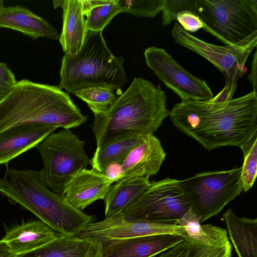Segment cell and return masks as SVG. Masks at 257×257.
Here are the masks:
<instances>
[{"mask_svg":"<svg viewBox=\"0 0 257 257\" xmlns=\"http://www.w3.org/2000/svg\"><path fill=\"white\" fill-rule=\"evenodd\" d=\"M169 116L180 131L209 151L239 147L257 129V93L222 102L182 100Z\"/></svg>","mask_w":257,"mask_h":257,"instance_id":"6da1fadb","label":"cell"},{"mask_svg":"<svg viewBox=\"0 0 257 257\" xmlns=\"http://www.w3.org/2000/svg\"><path fill=\"white\" fill-rule=\"evenodd\" d=\"M166 100L159 85L135 78L106 110L94 116L90 127L97 148L130 133L154 134L169 116Z\"/></svg>","mask_w":257,"mask_h":257,"instance_id":"7a4b0ae2","label":"cell"},{"mask_svg":"<svg viewBox=\"0 0 257 257\" xmlns=\"http://www.w3.org/2000/svg\"><path fill=\"white\" fill-rule=\"evenodd\" d=\"M87 118L57 86L28 79L17 81L0 101V133L32 124L71 129L85 123Z\"/></svg>","mask_w":257,"mask_h":257,"instance_id":"3957f363","label":"cell"},{"mask_svg":"<svg viewBox=\"0 0 257 257\" xmlns=\"http://www.w3.org/2000/svg\"><path fill=\"white\" fill-rule=\"evenodd\" d=\"M0 193L29 210L59 234L76 236L94 216L69 204L41 181L39 171L7 168L0 179Z\"/></svg>","mask_w":257,"mask_h":257,"instance_id":"277c9868","label":"cell"},{"mask_svg":"<svg viewBox=\"0 0 257 257\" xmlns=\"http://www.w3.org/2000/svg\"><path fill=\"white\" fill-rule=\"evenodd\" d=\"M123 56L113 55L107 47L102 31H88L81 49L76 54H65L57 86L68 93L91 86L119 90L127 83Z\"/></svg>","mask_w":257,"mask_h":257,"instance_id":"5b68a950","label":"cell"},{"mask_svg":"<svg viewBox=\"0 0 257 257\" xmlns=\"http://www.w3.org/2000/svg\"><path fill=\"white\" fill-rule=\"evenodd\" d=\"M82 141L70 129L52 132L36 146L43 162L39 171L42 182L50 190L63 196L64 188L78 171L91 164Z\"/></svg>","mask_w":257,"mask_h":257,"instance_id":"8992f818","label":"cell"},{"mask_svg":"<svg viewBox=\"0 0 257 257\" xmlns=\"http://www.w3.org/2000/svg\"><path fill=\"white\" fill-rule=\"evenodd\" d=\"M174 40L198 54L212 63L223 74L225 85L210 100L222 102L233 98L237 81L245 72V63L257 44V33L235 45H215L203 41L184 30L175 23L171 31Z\"/></svg>","mask_w":257,"mask_h":257,"instance_id":"52a82bcc","label":"cell"},{"mask_svg":"<svg viewBox=\"0 0 257 257\" xmlns=\"http://www.w3.org/2000/svg\"><path fill=\"white\" fill-rule=\"evenodd\" d=\"M203 29L226 45L257 33V0H197Z\"/></svg>","mask_w":257,"mask_h":257,"instance_id":"ba28073f","label":"cell"},{"mask_svg":"<svg viewBox=\"0 0 257 257\" xmlns=\"http://www.w3.org/2000/svg\"><path fill=\"white\" fill-rule=\"evenodd\" d=\"M241 167L225 171L201 172L179 180L191 208L201 223L217 215L229 202L243 191Z\"/></svg>","mask_w":257,"mask_h":257,"instance_id":"9c48e42d","label":"cell"},{"mask_svg":"<svg viewBox=\"0 0 257 257\" xmlns=\"http://www.w3.org/2000/svg\"><path fill=\"white\" fill-rule=\"evenodd\" d=\"M178 182L170 177L150 182L137 199L115 215L126 220L174 223L191 208Z\"/></svg>","mask_w":257,"mask_h":257,"instance_id":"30bf717a","label":"cell"},{"mask_svg":"<svg viewBox=\"0 0 257 257\" xmlns=\"http://www.w3.org/2000/svg\"><path fill=\"white\" fill-rule=\"evenodd\" d=\"M158 234L176 235L186 238L184 227L172 222L126 220L114 215L84 226L76 236L103 245L118 240Z\"/></svg>","mask_w":257,"mask_h":257,"instance_id":"8fae6325","label":"cell"},{"mask_svg":"<svg viewBox=\"0 0 257 257\" xmlns=\"http://www.w3.org/2000/svg\"><path fill=\"white\" fill-rule=\"evenodd\" d=\"M144 56L147 66L182 100H208L214 96L204 80L186 70L165 49L151 46Z\"/></svg>","mask_w":257,"mask_h":257,"instance_id":"7c38bea8","label":"cell"},{"mask_svg":"<svg viewBox=\"0 0 257 257\" xmlns=\"http://www.w3.org/2000/svg\"><path fill=\"white\" fill-rule=\"evenodd\" d=\"M116 181L107 174L95 169H82L66 184L63 196L75 208L82 211L94 202L104 198Z\"/></svg>","mask_w":257,"mask_h":257,"instance_id":"4fadbf2b","label":"cell"},{"mask_svg":"<svg viewBox=\"0 0 257 257\" xmlns=\"http://www.w3.org/2000/svg\"><path fill=\"white\" fill-rule=\"evenodd\" d=\"M166 156L160 140L153 134L145 135L120 165L121 172L117 180L135 176L155 175Z\"/></svg>","mask_w":257,"mask_h":257,"instance_id":"5bb4252c","label":"cell"},{"mask_svg":"<svg viewBox=\"0 0 257 257\" xmlns=\"http://www.w3.org/2000/svg\"><path fill=\"white\" fill-rule=\"evenodd\" d=\"M184 240L179 235L158 234L118 240L102 245L103 257H152Z\"/></svg>","mask_w":257,"mask_h":257,"instance_id":"9a60e30c","label":"cell"},{"mask_svg":"<svg viewBox=\"0 0 257 257\" xmlns=\"http://www.w3.org/2000/svg\"><path fill=\"white\" fill-rule=\"evenodd\" d=\"M60 234L41 220H31L9 227L1 240L13 253L22 255L49 243Z\"/></svg>","mask_w":257,"mask_h":257,"instance_id":"2e32d148","label":"cell"},{"mask_svg":"<svg viewBox=\"0 0 257 257\" xmlns=\"http://www.w3.org/2000/svg\"><path fill=\"white\" fill-rule=\"evenodd\" d=\"M58 127L43 124H32L17 126L0 133V165L36 146Z\"/></svg>","mask_w":257,"mask_h":257,"instance_id":"e0dca14e","label":"cell"},{"mask_svg":"<svg viewBox=\"0 0 257 257\" xmlns=\"http://www.w3.org/2000/svg\"><path fill=\"white\" fill-rule=\"evenodd\" d=\"M0 28L19 31L33 40L40 37L58 40L60 36L48 21L20 5L4 7L0 10Z\"/></svg>","mask_w":257,"mask_h":257,"instance_id":"ac0fdd59","label":"cell"},{"mask_svg":"<svg viewBox=\"0 0 257 257\" xmlns=\"http://www.w3.org/2000/svg\"><path fill=\"white\" fill-rule=\"evenodd\" d=\"M63 28L59 42L65 54L74 55L82 47L88 30L81 0H64Z\"/></svg>","mask_w":257,"mask_h":257,"instance_id":"d6986e66","label":"cell"},{"mask_svg":"<svg viewBox=\"0 0 257 257\" xmlns=\"http://www.w3.org/2000/svg\"><path fill=\"white\" fill-rule=\"evenodd\" d=\"M230 239L238 257H257V219L240 217L231 209L223 214Z\"/></svg>","mask_w":257,"mask_h":257,"instance_id":"ffe728a7","label":"cell"},{"mask_svg":"<svg viewBox=\"0 0 257 257\" xmlns=\"http://www.w3.org/2000/svg\"><path fill=\"white\" fill-rule=\"evenodd\" d=\"M149 178L144 176L127 177L112 184L103 199L105 218L120 213L137 199L149 186Z\"/></svg>","mask_w":257,"mask_h":257,"instance_id":"44dd1931","label":"cell"},{"mask_svg":"<svg viewBox=\"0 0 257 257\" xmlns=\"http://www.w3.org/2000/svg\"><path fill=\"white\" fill-rule=\"evenodd\" d=\"M144 135L138 133H130L96 148L91 159L92 168L107 174V170L111 165L119 164L120 166Z\"/></svg>","mask_w":257,"mask_h":257,"instance_id":"7402d4cb","label":"cell"},{"mask_svg":"<svg viewBox=\"0 0 257 257\" xmlns=\"http://www.w3.org/2000/svg\"><path fill=\"white\" fill-rule=\"evenodd\" d=\"M91 243L76 236L60 234L39 249L18 257H85Z\"/></svg>","mask_w":257,"mask_h":257,"instance_id":"603a6c76","label":"cell"},{"mask_svg":"<svg viewBox=\"0 0 257 257\" xmlns=\"http://www.w3.org/2000/svg\"><path fill=\"white\" fill-rule=\"evenodd\" d=\"M113 89L102 86H91L75 90L72 94L85 101L95 115L106 110L117 96Z\"/></svg>","mask_w":257,"mask_h":257,"instance_id":"cb8c5ba5","label":"cell"},{"mask_svg":"<svg viewBox=\"0 0 257 257\" xmlns=\"http://www.w3.org/2000/svg\"><path fill=\"white\" fill-rule=\"evenodd\" d=\"M239 147L244 161L241 166V180L243 191L246 192L253 186L257 173V129Z\"/></svg>","mask_w":257,"mask_h":257,"instance_id":"d4e9b609","label":"cell"},{"mask_svg":"<svg viewBox=\"0 0 257 257\" xmlns=\"http://www.w3.org/2000/svg\"><path fill=\"white\" fill-rule=\"evenodd\" d=\"M184 239L188 243L185 257H231L232 246L229 240L208 244L189 238Z\"/></svg>","mask_w":257,"mask_h":257,"instance_id":"484cf974","label":"cell"},{"mask_svg":"<svg viewBox=\"0 0 257 257\" xmlns=\"http://www.w3.org/2000/svg\"><path fill=\"white\" fill-rule=\"evenodd\" d=\"M120 12L121 9L116 0H113L111 4L93 8L85 15L87 30L102 31L112 19Z\"/></svg>","mask_w":257,"mask_h":257,"instance_id":"4316f807","label":"cell"},{"mask_svg":"<svg viewBox=\"0 0 257 257\" xmlns=\"http://www.w3.org/2000/svg\"><path fill=\"white\" fill-rule=\"evenodd\" d=\"M164 0H116L122 13L154 18L162 11Z\"/></svg>","mask_w":257,"mask_h":257,"instance_id":"83f0119b","label":"cell"},{"mask_svg":"<svg viewBox=\"0 0 257 257\" xmlns=\"http://www.w3.org/2000/svg\"><path fill=\"white\" fill-rule=\"evenodd\" d=\"M162 11L164 25L176 20L177 16L184 12H190L197 16L199 14L197 0H164Z\"/></svg>","mask_w":257,"mask_h":257,"instance_id":"f1b7e54d","label":"cell"},{"mask_svg":"<svg viewBox=\"0 0 257 257\" xmlns=\"http://www.w3.org/2000/svg\"><path fill=\"white\" fill-rule=\"evenodd\" d=\"M176 20L180 24L181 27L189 33L196 32L203 27V24L199 17L190 12L179 14Z\"/></svg>","mask_w":257,"mask_h":257,"instance_id":"f546056e","label":"cell"},{"mask_svg":"<svg viewBox=\"0 0 257 257\" xmlns=\"http://www.w3.org/2000/svg\"><path fill=\"white\" fill-rule=\"evenodd\" d=\"M188 247V243L184 240L174 247L164 251L160 255L155 257H185Z\"/></svg>","mask_w":257,"mask_h":257,"instance_id":"4dcf8cb0","label":"cell"},{"mask_svg":"<svg viewBox=\"0 0 257 257\" xmlns=\"http://www.w3.org/2000/svg\"><path fill=\"white\" fill-rule=\"evenodd\" d=\"M16 81L14 73L7 65L0 62V83L12 86Z\"/></svg>","mask_w":257,"mask_h":257,"instance_id":"1f68e13d","label":"cell"},{"mask_svg":"<svg viewBox=\"0 0 257 257\" xmlns=\"http://www.w3.org/2000/svg\"><path fill=\"white\" fill-rule=\"evenodd\" d=\"M113 1V0H81L83 14L84 16H85L93 8L111 4Z\"/></svg>","mask_w":257,"mask_h":257,"instance_id":"d6a6232c","label":"cell"},{"mask_svg":"<svg viewBox=\"0 0 257 257\" xmlns=\"http://www.w3.org/2000/svg\"><path fill=\"white\" fill-rule=\"evenodd\" d=\"M251 71L248 76V79L253 87V91L257 93L256 72H257V51L255 50L251 65Z\"/></svg>","mask_w":257,"mask_h":257,"instance_id":"836d02e7","label":"cell"},{"mask_svg":"<svg viewBox=\"0 0 257 257\" xmlns=\"http://www.w3.org/2000/svg\"><path fill=\"white\" fill-rule=\"evenodd\" d=\"M85 257H103L102 245L99 243L92 242Z\"/></svg>","mask_w":257,"mask_h":257,"instance_id":"e575fe53","label":"cell"},{"mask_svg":"<svg viewBox=\"0 0 257 257\" xmlns=\"http://www.w3.org/2000/svg\"><path fill=\"white\" fill-rule=\"evenodd\" d=\"M19 255L13 253L7 245L0 240V257H18Z\"/></svg>","mask_w":257,"mask_h":257,"instance_id":"d590c367","label":"cell"},{"mask_svg":"<svg viewBox=\"0 0 257 257\" xmlns=\"http://www.w3.org/2000/svg\"><path fill=\"white\" fill-rule=\"evenodd\" d=\"M12 86L0 83V101L7 95Z\"/></svg>","mask_w":257,"mask_h":257,"instance_id":"8d00e7d4","label":"cell"},{"mask_svg":"<svg viewBox=\"0 0 257 257\" xmlns=\"http://www.w3.org/2000/svg\"><path fill=\"white\" fill-rule=\"evenodd\" d=\"M53 6L55 9H56L58 7H60L62 8L64 0H61V1H53Z\"/></svg>","mask_w":257,"mask_h":257,"instance_id":"74e56055","label":"cell"},{"mask_svg":"<svg viewBox=\"0 0 257 257\" xmlns=\"http://www.w3.org/2000/svg\"><path fill=\"white\" fill-rule=\"evenodd\" d=\"M4 8L3 6V1L2 0H0V10Z\"/></svg>","mask_w":257,"mask_h":257,"instance_id":"f35d334b","label":"cell"}]
</instances>
